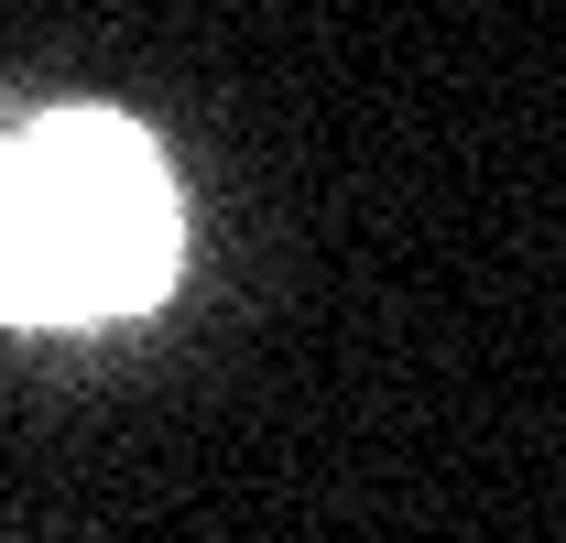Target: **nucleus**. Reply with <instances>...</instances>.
<instances>
[{
    "label": "nucleus",
    "instance_id": "1",
    "mask_svg": "<svg viewBox=\"0 0 566 543\" xmlns=\"http://www.w3.org/2000/svg\"><path fill=\"white\" fill-rule=\"evenodd\" d=\"M175 272V185L120 120L76 109L0 141V316H132Z\"/></svg>",
    "mask_w": 566,
    "mask_h": 543
}]
</instances>
